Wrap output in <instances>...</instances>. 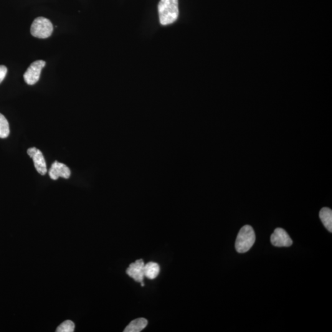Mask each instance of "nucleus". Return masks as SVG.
I'll return each instance as SVG.
<instances>
[{
	"label": "nucleus",
	"instance_id": "nucleus-1",
	"mask_svg": "<svg viewBox=\"0 0 332 332\" xmlns=\"http://www.w3.org/2000/svg\"><path fill=\"white\" fill-rule=\"evenodd\" d=\"M158 13L161 25L173 24L179 17V0H160Z\"/></svg>",
	"mask_w": 332,
	"mask_h": 332
},
{
	"label": "nucleus",
	"instance_id": "nucleus-2",
	"mask_svg": "<svg viewBox=\"0 0 332 332\" xmlns=\"http://www.w3.org/2000/svg\"><path fill=\"white\" fill-rule=\"evenodd\" d=\"M255 234L253 228L250 225H245L238 233L235 242V248L238 253L248 252L254 244Z\"/></svg>",
	"mask_w": 332,
	"mask_h": 332
},
{
	"label": "nucleus",
	"instance_id": "nucleus-3",
	"mask_svg": "<svg viewBox=\"0 0 332 332\" xmlns=\"http://www.w3.org/2000/svg\"><path fill=\"white\" fill-rule=\"evenodd\" d=\"M53 32V25L49 19L43 17H37L31 25L30 32L32 36L45 39L49 37Z\"/></svg>",
	"mask_w": 332,
	"mask_h": 332
},
{
	"label": "nucleus",
	"instance_id": "nucleus-4",
	"mask_svg": "<svg viewBox=\"0 0 332 332\" xmlns=\"http://www.w3.org/2000/svg\"><path fill=\"white\" fill-rule=\"evenodd\" d=\"M45 65L44 60H37L33 62L24 73L25 83L29 85H34L39 82L42 70Z\"/></svg>",
	"mask_w": 332,
	"mask_h": 332
},
{
	"label": "nucleus",
	"instance_id": "nucleus-5",
	"mask_svg": "<svg viewBox=\"0 0 332 332\" xmlns=\"http://www.w3.org/2000/svg\"><path fill=\"white\" fill-rule=\"evenodd\" d=\"M271 242L274 246L282 247H290L293 244L290 236L286 231L278 228L271 236Z\"/></svg>",
	"mask_w": 332,
	"mask_h": 332
},
{
	"label": "nucleus",
	"instance_id": "nucleus-6",
	"mask_svg": "<svg viewBox=\"0 0 332 332\" xmlns=\"http://www.w3.org/2000/svg\"><path fill=\"white\" fill-rule=\"evenodd\" d=\"M27 153L34 161L35 169L40 174L44 176L47 172V163L42 151L39 149L32 147L27 150Z\"/></svg>",
	"mask_w": 332,
	"mask_h": 332
},
{
	"label": "nucleus",
	"instance_id": "nucleus-7",
	"mask_svg": "<svg viewBox=\"0 0 332 332\" xmlns=\"http://www.w3.org/2000/svg\"><path fill=\"white\" fill-rule=\"evenodd\" d=\"M144 266L145 264H144L143 260H136L135 262L129 265L126 270V273L129 277L134 279L136 282H143V278L145 277L143 271Z\"/></svg>",
	"mask_w": 332,
	"mask_h": 332
},
{
	"label": "nucleus",
	"instance_id": "nucleus-8",
	"mask_svg": "<svg viewBox=\"0 0 332 332\" xmlns=\"http://www.w3.org/2000/svg\"><path fill=\"white\" fill-rule=\"evenodd\" d=\"M50 179L57 180L59 177L67 179L69 178L71 175L70 169L65 164L55 161L52 164L51 167L49 171Z\"/></svg>",
	"mask_w": 332,
	"mask_h": 332
},
{
	"label": "nucleus",
	"instance_id": "nucleus-9",
	"mask_svg": "<svg viewBox=\"0 0 332 332\" xmlns=\"http://www.w3.org/2000/svg\"><path fill=\"white\" fill-rule=\"evenodd\" d=\"M144 276L149 280H154L160 272V267L158 263L151 262L144 266Z\"/></svg>",
	"mask_w": 332,
	"mask_h": 332
},
{
	"label": "nucleus",
	"instance_id": "nucleus-10",
	"mask_svg": "<svg viewBox=\"0 0 332 332\" xmlns=\"http://www.w3.org/2000/svg\"><path fill=\"white\" fill-rule=\"evenodd\" d=\"M148 325V321L145 318H138L131 321L126 327L125 332H140Z\"/></svg>",
	"mask_w": 332,
	"mask_h": 332
},
{
	"label": "nucleus",
	"instance_id": "nucleus-11",
	"mask_svg": "<svg viewBox=\"0 0 332 332\" xmlns=\"http://www.w3.org/2000/svg\"><path fill=\"white\" fill-rule=\"evenodd\" d=\"M319 217L324 226L329 232H332V211L330 208L323 207L319 212Z\"/></svg>",
	"mask_w": 332,
	"mask_h": 332
},
{
	"label": "nucleus",
	"instance_id": "nucleus-12",
	"mask_svg": "<svg viewBox=\"0 0 332 332\" xmlns=\"http://www.w3.org/2000/svg\"><path fill=\"white\" fill-rule=\"evenodd\" d=\"M9 132L8 121L0 113V138H7L9 135Z\"/></svg>",
	"mask_w": 332,
	"mask_h": 332
},
{
	"label": "nucleus",
	"instance_id": "nucleus-13",
	"mask_svg": "<svg viewBox=\"0 0 332 332\" xmlns=\"http://www.w3.org/2000/svg\"><path fill=\"white\" fill-rule=\"evenodd\" d=\"M75 330V324L72 321L67 320L58 327L57 332H73Z\"/></svg>",
	"mask_w": 332,
	"mask_h": 332
},
{
	"label": "nucleus",
	"instance_id": "nucleus-14",
	"mask_svg": "<svg viewBox=\"0 0 332 332\" xmlns=\"http://www.w3.org/2000/svg\"><path fill=\"white\" fill-rule=\"evenodd\" d=\"M7 69L4 65H0V84L4 80L7 74Z\"/></svg>",
	"mask_w": 332,
	"mask_h": 332
}]
</instances>
